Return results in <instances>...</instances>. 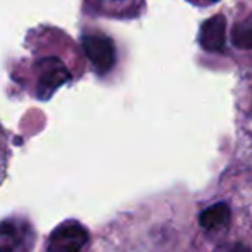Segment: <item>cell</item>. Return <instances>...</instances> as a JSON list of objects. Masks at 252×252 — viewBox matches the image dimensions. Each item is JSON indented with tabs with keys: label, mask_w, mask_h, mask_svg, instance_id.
<instances>
[{
	"label": "cell",
	"mask_w": 252,
	"mask_h": 252,
	"mask_svg": "<svg viewBox=\"0 0 252 252\" xmlns=\"http://www.w3.org/2000/svg\"><path fill=\"white\" fill-rule=\"evenodd\" d=\"M35 231L25 218H7L0 223V252H30Z\"/></svg>",
	"instance_id": "cell-1"
},
{
	"label": "cell",
	"mask_w": 252,
	"mask_h": 252,
	"mask_svg": "<svg viewBox=\"0 0 252 252\" xmlns=\"http://www.w3.org/2000/svg\"><path fill=\"white\" fill-rule=\"evenodd\" d=\"M88 230L74 220L61 223L47 240V252H83L88 244Z\"/></svg>",
	"instance_id": "cell-2"
},
{
	"label": "cell",
	"mask_w": 252,
	"mask_h": 252,
	"mask_svg": "<svg viewBox=\"0 0 252 252\" xmlns=\"http://www.w3.org/2000/svg\"><path fill=\"white\" fill-rule=\"evenodd\" d=\"M145 9V0H85V11L111 19H137Z\"/></svg>",
	"instance_id": "cell-3"
},
{
	"label": "cell",
	"mask_w": 252,
	"mask_h": 252,
	"mask_svg": "<svg viewBox=\"0 0 252 252\" xmlns=\"http://www.w3.org/2000/svg\"><path fill=\"white\" fill-rule=\"evenodd\" d=\"M199 42L204 50L209 52H221L226 43V19L224 16L218 14L207 19L200 28Z\"/></svg>",
	"instance_id": "cell-4"
},
{
	"label": "cell",
	"mask_w": 252,
	"mask_h": 252,
	"mask_svg": "<svg viewBox=\"0 0 252 252\" xmlns=\"http://www.w3.org/2000/svg\"><path fill=\"white\" fill-rule=\"evenodd\" d=\"M83 43L88 56L94 59L97 69H109L114 64V50H112L111 38L100 35V33H95L92 36H85Z\"/></svg>",
	"instance_id": "cell-5"
},
{
	"label": "cell",
	"mask_w": 252,
	"mask_h": 252,
	"mask_svg": "<svg viewBox=\"0 0 252 252\" xmlns=\"http://www.w3.org/2000/svg\"><path fill=\"white\" fill-rule=\"evenodd\" d=\"M230 206L224 202H218L209 206L207 209H204L199 216V223L204 230L213 231V230H220V228L228 226L230 223Z\"/></svg>",
	"instance_id": "cell-6"
},
{
	"label": "cell",
	"mask_w": 252,
	"mask_h": 252,
	"mask_svg": "<svg viewBox=\"0 0 252 252\" xmlns=\"http://www.w3.org/2000/svg\"><path fill=\"white\" fill-rule=\"evenodd\" d=\"M231 43L237 49L252 50V23L237 25L231 32Z\"/></svg>",
	"instance_id": "cell-7"
},
{
	"label": "cell",
	"mask_w": 252,
	"mask_h": 252,
	"mask_svg": "<svg viewBox=\"0 0 252 252\" xmlns=\"http://www.w3.org/2000/svg\"><path fill=\"white\" fill-rule=\"evenodd\" d=\"M9 158H11V145H9V133L0 123V183L4 182L7 173Z\"/></svg>",
	"instance_id": "cell-8"
},
{
	"label": "cell",
	"mask_w": 252,
	"mask_h": 252,
	"mask_svg": "<svg viewBox=\"0 0 252 252\" xmlns=\"http://www.w3.org/2000/svg\"><path fill=\"white\" fill-rule=\"evenodd\" d=\"M214 252H251V249L247 245L240 244V242H233V244H223L218 249H214Z\"/></svg>",
	"instance_id": "cell-9"
},
{
	"label": "cell",
	"mask_w": 252,
	"mask_h": 252,
	"mask_svg": "<svg viewBox=\"0 0 252 252\" xmlns=\"http://www.w3.org/2000/svg\"><path fill=\"white\" fill-rule=\"evenodd\" d=\"M209 2H218V0H209Z\"/></svg>",
	"instance_id": "cell-10"
}]
</instances>
